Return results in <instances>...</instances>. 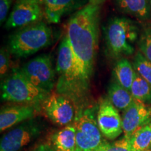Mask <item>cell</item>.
Here are the masks:
<instances>
[{
  "mask_svg": "<svg viewBox=\"0 0 151 151\" xmlns=\"http://www.w3.org/2000/svg\"><path fill=\"white\" fill-rule=\"evenodd\" d=\"M99 6L88 4L69 19L67 32L71 46L90 79L94 71L98 47Z\"/></svg>",
  "mask_w": 151,
  "mask_h": 151,
  "instance_id": "1",
  "label": "cell"
},
{
  "mask_svg": "<svg viewBox=\"0 0 151 151\" xmlns=\"http://www.w3.org/2000/svg\"><path fill=\"white\" fill-rule=\"evenodd\" d=\"M55 71L58 75L55 86L57 93L70 99L76 111L87 106L90 79L73 52L66 34L58 49Z\"/></svg>",
  "mask_w": 151,
  "mask_h": 151,
  "instance_id": "2",
  "label": "cell"
},
{
  "mask_svg": "<svg viewBox=\"0 0 151 151\" xmlns=\"http://www.w3.org/2000/svg\"><path fill=\"white\" fill-rule=\"evenodd\" d=\"M138 37V27L130 19L124 17L110 19L104 28L107 54L110 58L118 60L132 55Z\"/></svg>",
  "mask_w": 151,
  "mask_h": 151,
  "instance_id": "3",
  "label": "cell"
},
{
  "mask_svg": "<svg viewBox=\"0 0 151 151\" xmlns=\"http://www.w3.org/2000/svg\"><path fill=\"white\" fill-rule=\"evenodd\" d=\"M50 93L32 83L20 69L14 68L1 82V99L6 102L40 108Z\"/></svg>",
  "mask_w": 151,
  "mask_h": 151,
  "instance_id": "4",
  "label": "cell"
},
{
  "mask_svg": "<svg viewBox=\"0 0 151 151\" xmlns=\"http://www.w3.org/2000/svg\"><path fill=\"white\" fill-rule=\"evenodd\" d=\"M52 40L51 28L40 21L17 29L9 37L7 48L15 56L26 58L50 46Z\"/></svg>",
  "mask_w": 151,
  "mask_h": 151,
  "instance_id": "5",
  "label": "cell"
},
{
  "mask_svg": "<svg viewBox=\"0 0 151 151\" xmlns=\"http://www.w3.org/2000/svg\"><path fill=\"white\" fill-rule=\"evenodd\" d=\"M97 109L86 106L76 111L73 124L78 151H95L104 140L97 124Z\"/></svg>",
  "mask_w": 151,
  "mask_h": 151,
  "instance_id": "6",
  "label": "cell"
},
{
  "mask_svg": "<svg viewBox=\"0 0 151 151\" xmlns=\"http://www.w3.org/2000/svg\"><path fill=\"white\" fill-rule=\"evenodd\" d=\"M20 69L28 80L39 89L51 93L55 88V71L48 55L36 57Z\"/></svg>",
  "mask_w": 151,
  "mask_h": 151,
  "instance_id": "7",
  "label": "cell"
},
{
  "mask_svg": "<svg viewBox=\"0 0 151 151\" xmlns=\"http://www.w3.org/2000/svg\"><path fill=\"white\" fill-rule=\"evenodd\" d=\"M42 129V124L35 118L22 122L2 136L0 141V151L21 150L37 139Z\"/></svg>",
  "mask_w": 151,
  "mask_h": 151,
  "instance_id": "8",
  "label": "cell"
},
{
  "mask_svg": "<svg viewBox=\"0 0 151 151\" xmlns=\"http://www.w3.org/2000/svg\"><path fill=\"white\" fill-rule=\"evenodd\" d=\"M41 111L52 123L67 126L74 120L76 109L72 101L64 95L51 92L43 101Z\"/></svg>",
  "mask_w": 151,
  "mask_h": 151,
  "instance_id": "9",
  "label": "cell"
},
{
  "mask_svg": "<svg viewBox=\"0 0 151 151\" xmlns=\"http://www.w3.org/2000/svg\"><path fill=\"white\" fill-rule=\"evenodd\" d=\"M97 120L100 132L106 139L114 140L123 133L122 117L108 98L100 99Z\"/></svg>",
  "mask_w": 151,
  "mask_h": 151,
  "instance_id": "10",
  "label": "cell"
},
{
  "mask_svg": "<svg viewBox=\"0 0 151 151\" xmlns=\"http://www.w3.org/2000/svg\"><path fill=\"white\" fill-rule=\"evenodd\" d=\"M44 18L42 6L28 1H16L4 27L6 29H19L40 22Z\"/></svg>",
  "mask_w": 151,
  "mask_h": 151,
  "instance_id": "11",
  "label": "cell"
},
{
  "mask_svg": "<svg viewBox=\"0 0 151 151\" xmlns=\"http://www.w3.org/2000/svg\"><path fill=\"white\" fill-rule=\"evenodd\" d=\"M150 121V106L137 100H134L132 104L122 113L123 136L129 138L136 131L146 125Z\"/></svg>",
  "mask_w": 151,
  "mask_h": 151,
  "instance_id": "12",
  "label": "cell"
},
{
  "mask_svg": "<svg viewBox=\"0 0 151 151\" xmlns=\"http://www.w3.org/2000/svg\"><path fill=\"white\" fill-rule=\"evenodd\" d=\"M41 109L31 105H9L1 109L0 112V131L2 132L19 123L35 118Z\"/></svg>",
  "mask_w": 151,
  "mask_h": 151,
  "instance_id": "13",
  "label": "cell"
},
{
  "mask_svg": "<svg viewBox=\"0 0 151 151\" xmlns=\"http://www.w3.org/2000/svg\"><path fill=\"white\" fill-rule=\"evenodd\" d=\"M80 5V0H45L42 6L48 23H59L64 16Z\"/></svg>",
  "mask_w": 151,
  "mask_h": 151,
  "instance_id": "14",
  "label": "cell"
},
{
  "mask_svg": "<svg viewBox=\"0 0 151 151\" xmlns=\"http://www.w3.org/2000/svg\"><path fill=\"white\" fill-rule=\"evenodd\" d=\"M48 143L55 151H78L73 124L52 132Z\"/></svg>",
  "mask_w": 151,
  "mask_h": 151,
  "instance_id": "15",
  "label": "cell"
},
{
  "mask_svg": "<svg viewBox=\"0 0 151 151\" xmlns=\"http://www.w3.org/2000/svg\"><path fill=\"white\" fill-rule=\"evenodd\" d=\"M118 10L140 20L150 17L151 8L149 0H114Z\"/></svg>",
  "mask_w": 151,
  "mask_h": 151,
  "instance_id": "16",
  "label": "cell"
},
{
  "mask_svg": "<svg viewBox=\"0 0 151 151\" xmlns=\"http://www.w3.org/2000/svg\"><path fill=\"white\" fill-rule=\"evenodd\" d=\"M135 76L133 65L127 58H122L117 60L113 69L114 81L130 91Z\"/></svg>",
  "mask_w": 151,
  "mask_h": 151,
  "instance_id": "17",
  "label": "cell"
},
{
  "mask_svg": "<svg viewBox=\"0 0 151 151\" xmlns=\"http://www.w3.org/2000/svg\"><path fill=\"white\" fill-rule=\"evenodd\" d=\"M107 93V98L118 111H125L134 100L131 92L120 86L116 81H112L109 85Z\"/></svg>",
  "mask_w": 151,
  "mask_h": 151,
  "instance_id": "18",
  "label": "cell"
},
{
  "mask_svg": "<svg viewBox=\"0 0 151 151\" xmlns=\"http://www.w3.org/2000/svg\"><path fill=\"white\" fill-rule=\"evenodd\" d=\"M129 141L134 151H146L151 147V121L132 134Z\"/></svg>",
  "mask_w": 151,
  "mask_h": 151,
  "instance_id": "19",
  "label": "cell"
},
{
  "mask_svg": "<svg viewBox=\"0 0 151 151\" xmlns=\"http://www.w3.org/2000/svg\"><path fill=\"white\" fill-rule=\"evenodd\" d=\"M130 92L134 100L146 104H151V85L137 72Z\"/></svg>",
  "mask_w": 151,
  "mask_h": 151,
  "instance_id": "20",
  "label": "cell"
},
{
  "mask_svg": "<svg viewBox=\"0 0 151 151\" xmlns=\"http://www.w3.org/2000/svg\"><path fill=\"white\" fill-rule=\"evenodd\" d=\"M133 67L138 74L151 85V62L139 51L134 58Z\"/></svg>",
  "mask_w": 151,
  "mask_h": 151,
  "instance_id": "21",
  "label": "cell"
},
{
  "mask_svg": "<svg viewBox=\"0 0 151 151\" xmlns=\"http://www.w3.org/2000/svg\"><path fill=\"white\" fill-rule=\"evenodd\" d=\"M95 151H134L129 138L123 137L112 142L104 139Z\"/></svg>",
  "mask_w": 151,
  "mask_h": 151,
  "instance_id": "22",
  "label": "cell"
},
{
  "mask_svg": "<svg viewBox=\"0 0 151 151\" xmlns=\"http://www.w3.org/2000/svg\"><path fill=\"white\" fill-rule=\"evenodd\" d=\"M138 47L139 52L151 62V27H146L141 34Z\"/></svg>",
  "mask_w": 151,
  "mask_h": 151,
  "instance_id": "23",
  "label": "cell"
},
{
  "mask_svg": "<svg viewBox=\"0 0 151 151\" xmlns=\"http://www.w3.org/2000/svg\"><path fill=\"white\" fill-rule=\"evenodd\" d=\"M11 66V52L9 49L5 47L0 50V75L4 78L8 74V71Z\"/></svg>",
  "mask_w": 151,
  "mask_h": 151,
  "instance_id": "24",
  "label": "cell"
},
{
  "mask_svg": "<svg viewBox=\"0 0 151 151\" xmlns=\"http://www.w3.org/2000/svg\"><path fill=\"white\" fill-rule=\"evenodd\" d=\"M14 0H0V22L2 24L7 20L9 12Z\"/></svg>",
  "mask_w": 151,
  "mask_h": 151,
  "instance_id": "25",
  "label": "cell"
},
{
  "mask_svg": "<svg viewBox=\"0 0 151 151\" xmlns=\"http://www.w3.org/2000/svg\"><path fill=\"white\" fill-rule=\"evenodd\" d=\"M32 151H55L49 143H43L35 147Z\"/></svg>",
  "mask_w": 151,
  "mask_h": 151,
  "instance_id": "26",
  "label": "cell"
},
{
  "mask_svg": "<svg viewBox=\"0 0 151 151\" xmlns=\"http://www.w3.org/2000/svg\"><path fill=\"white\" fill-rule=\"evenodd\" d=\"M88 1H89V4H90L99 6H100V5L104 3L106 0H88Z\"/></svg>",
  "mask_w": 151,
  "mask_h": 151,
  "instance_id": "27",
  "label": "cell"
},
{
  "mask_svg": "<svg viewBox=\"0 0 151 151\" xmlns=\"http://www.w3.org/2000/svg\"><path fill=\"white\" fill-rule=\"evenodd\" d=\"M16 1H32V2L37 3L38 4L43 6V2H44L45 0H16Z\"/></svg>",
  "mask_w": 151,
  "mask_h": 151,
  "instance_id": "28",
  "label": "cell"
},
{
  "mask_svg": "<svg viewBox=\"0 0 151 151\" xmlns=\"http://www.w3.org/2000/svg\"><path fill=\"white\" fill-rule=\"evenodd\" d=\"M149 1H150V8H151V0H149Z\"/></svg>",
  "mask_w": 151,
  "mask_h": 151,
  "instance_id": "29",
  "label": "cell"
},
{
  "mask_svg": "<svg viewBox=\"0 0 151 151\" xmlns=\"http://www.w3.org/2000/svg\"><path fill=\"white\" fill-rule=\"evenodd\" d=\"M146 151H151V150H146Z\"/></svg>",
  "mask_w": 151,
  "mask_h": 151,
  "instance_id": "30",
  "label": "cell"
},
{
  "mask_svg": "<svg viewBox=\"0 0 151 151\" xmlns=\"http://www.w3.org/2000/svg\"><path fill=\"white\" fill-rule=\"evenodd\" d=\"M149 150H151V147L150 148V149H149Z\"/></svg>",
  "mask_w": 151,
  "mask_h": 151,
  "instance_id": "31",
  "label": "cell"
}]
</instances>
